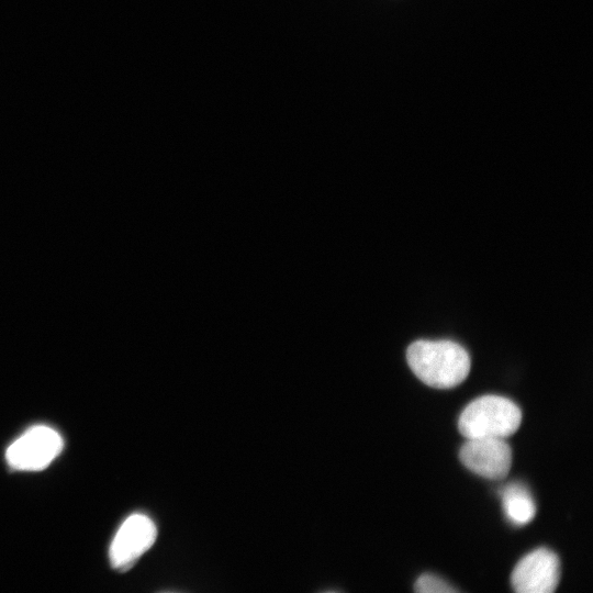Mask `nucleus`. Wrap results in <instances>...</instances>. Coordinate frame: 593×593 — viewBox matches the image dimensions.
Listing matches in <instances>:
<instances>
[{
  "instance_id": "nucleus-1",
  "label": "nucleus",
  "mask_w": 593,
  "mask_h": 593,
  "mask_svg": "<svg viewBox=\"0 0 593 593\" xmlns=\"http://www.w3.org/2000/svg\"><path fill=\"white\" fill-rule=\"evenodd\" d=\"M406 360L422 382L436 389L460 384L471 363L468 351L452 340H416L409 346Z\"/></svg>"
},
{
  "instance_id": "nucleus-2",
  "label": "nucleus",
  "mask_w": 593,
  "mask_h": 593,
  "mask_svg": "<svg viewBox=\"0 0 593 593\" xmlns=\"http://www.w3.org/2000/svg\"><path fill=\"white\" fill-rule=\"evenodd\" d=\"M522 422L519 407L500 395H483L469 403L461 412L458 428L470 438H506L513 435Z\"/></svg>"
},
{
  "instance_id": "nucleus-3",
  "label": "nucleus",
  "mask_w": 593,
  "mask_h": 593,
  "mask_svg": "<svg viewBox=\"0 0 593 593\" xmlns=\"http://www.w3.org/2000/svg\"><path fill=\"white\" fill-rule=\"evenodd\" d=\"M64 440L54 428L37 425L27 429L7 449L8 465L15 470L45 469L61 451Z\"/></svg>"
},
{
  "instance_id": "nucleus-4",
  "label": "nucleus",
  "mask_w": 593,
  "mask_h": 593,
  "mask_svg": "<svg viewBox=\"0 0 593 593\" xmlns=\"http://www.w3.org/2000/svg\"><path fill=\"white\" fill-rule=\"evenodd\" d=\"M155 523L144 514L128 516L116 532L110 546V561L118 571H127L154 545Z\"/></svg>"
},
{
  "instance_id": "nucleus-5",
  "label": "nucleus",
  "mask_w": 593,
  "mask_h": 593,
  "mask_svg": "<svg viewBox=\"0 0 593 593\" xmlns=\"http://www.w3.org/2000/svg\"><path fill=\"white\" fill-rule=\"evenodd\" d=\"M560 561L546 548H538L523 557L515 566L511 582L518 593H552L559 583Z\"/></svg>"
},
{
  "instance_id": "nucleus-6",
  "label": "nucleus",
  "mask_w": 593,
  "mask_h": 593,
  "mask_svg": "<svg viewBox=\"0 0 593 593\" xmlns=\"http://www.w3.org/2000/svg\"><path fill=\"white\" fill-rule=\"evenodd\" d=\"M459 457L470 471L491 480L505 478L512 466V449L504 438H470Z\"/></svg>"
},
{
  "instance_id": "nucleus-7",
  "label": "nucleus",
  "mask_w": 593,
  "mask_h": 593,
  "mask_svg": "<svg viewBox=\"0 0 593 593\" xmlns=\"http://www.w3.org/2000/svg\"><path fill=\"white\" fill-rule=\"evenodd\" d=\"M506 516L517 525L529 523L536 512V506L528 491L521 484L513 483L504 489L502 494Z\"/></svg>"
},
{
  "instance_id": "nucleus-8",
  "label": "nucleus",
  "mask_w": 593,
  "mask_h": 593,
  "mask_svg": "<svg viewBox=\"0 0 593 593\" xmlns=\"http://www.w3.org/2000/svg\"><path fill=\"white\" fill-rule=\"evenodd\" d=\"M414 590L419 593H448L457 592L443 579L433 574H423L415 582Z\"/></svg>"
}]
</instances>
